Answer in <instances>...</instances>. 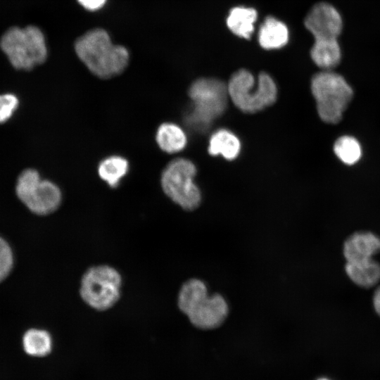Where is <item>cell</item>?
Here are the masks:
<instances>
[{"mask_svg": "<svg viewBox=\"0 0 380 380\" xmlns=\"http://www.w3.org/2000/svg\"><path fill=\"white\" fill-rule=\"evenodd\" d=\"M75 50L87 69L101 79L121 74L129 63L127 49L113 44L108 32L101 28L91 30L79 37Z\"/></svg>", "mask_w": 380, "mask_h": 380, "instance_id": "6da1fadb", "label": "cell"}, {"mask_svg": "<svg viewBox=\"0 0 380 380\" xmlns=\"http://www.w3.org/2000/svg\"><path fill=\"white\" fill-rule=\"evenodd\" d=\"M177 304L190 322L201 329L220 327L229 314L225 298L219 293L210 296L205 284L196 278L183 284L179 291Z\"/></svg>", "mask_w": 380, "mask_h": 380, "instance_id": "7a4b0ae2", "label": "cell"}, {"mask_svg": "<svg viewBox=\"0 0 380 380\" xmlns=\"http://www.w3.org/2000/svg\"><path fill=\"white\" fill-rule=\"evenodd\" d=\"M191 108L184 115L186 124L198 132H205L220 117L227 106V85L220 80L200 78L189 89Z\"/></svg>", "mask_w": 380, "mask_h": 380, "instance_id": "3957f363", "label": "cell"}, {"mask_svg": "<svg viewBox=\"0 0 380 380\" xmlns=\"http://www.w3.org/2000/svg\"><path fill=\"white\" fill-rule=\"evenodd\" d=\"M0 47L13 68L30 70L45 62L47 48L44 34L34 25L13 27L1 37Z\"/></svg>", "mask_w": 380, "mask_h": 380, "instance_id": "277c9868", "label": "cell"}, {"mask_svg": "<svg viewBox=\"0 0 380 380\" xmlns=\"http://www.w3.org/2000/svg\"><path fill=\"white\" fill-rule=\"evenodd\" d=\"M227 89L234 104L247 113H256L271 106L277 97V85L266 72H260L255 83L251 72L241 69L232 75Z\"/></svg>", "mask_w": 380, "mask_h": 380, "instance_id": "5b68a950", "label": "cell"}, {"mask_svg": "<svg viewBox=\"0 0 380 380\" xmlns=\"http://www.w3.org/2000/svg\"><path fill=\"white\" fill-rule=\"evenodd\" d=\"M311 91L319 118L329 124L341 121L353 96L346 80L331 70H324L312 77Z\"/></svg>", "mask_w": 380, "mask_h": 380, "instance_id": "8992f818", "label": "cell"}, {"mask_svg": "<svg viewBox=\"0 0 380 380\" xmlns=\"http://www.w3.org/2000/svg\"><path fill=\"white\" fill-rule=\"evenodd\" d=\"M196 167L189 160L178 158L170 161L163 169L160 184L163 192L182 209H196L201 201V194L194 182Z\"/></svg>", "mask_w": 380, "mask_h": 380, "instance_id": "52a82bcc", "label": "cell"}, {"mask_svg": "<svg viewBox=\"0 0 380 380\" xmlns=\"http://www.w3.org/2000/svg\"><path fill=\"white\" fill-rule=\"evenodd\" d=\"M122 277L114 267L93 266L82 275L80 294L83 301L91 308L104 311L112 308L120 299Z\"/></svg>", "mask_w": 380, "mask_h": 380, "instance_id": "ba28073f", "label": "cell"}, {"mask_svg": "<svg viewBox=\"0 0 380 380\" xmlns=\"http://www.w3.org/2000/svg\"><path fill=\"white\" fill-rule=\"evenodd\" d=\"M15 194L33 213L46 215L55 212L62 202V192L53 182L41 177L33 168L24 170L18 176Z\"/></svg>", "mask_w": 380, "mask_h": 380, "instance_id": "9c48e42d", "label": "cell"}, {"mask_svg": "<svg viewBox=\"0 0 380 380\" xmlns=\"http://www.w3.org/2000/svg\"><path fill=\"white\" fill-rule=\"evenodd\" d=\"M315 40L336 39L342 30V19L338 11L327 3L315 4L304 21Z\"/></svg>", "mask_w": 380, "mask_h": 380, "instance_id": "30bf717a", "label": "cell"}, {"mask_svg": "<svg viewBox=\"0 0 380 380\" xmlns=\"http://www.w3.org/2000/svg\"><path fill=\"white\" fill-rule=\"evenodd\" d=\"M343 251L346 261L373 258L380 252V239L371 232H356L346 240Z\"/></svg>", "mask_w": 380, "mask_h": 380, "instance_id": "8fae6325", "label": "cell"}, {"mask_svg": "<svg viewBox=\"0 0 380 380\" xmlns=\"http://www.w3.org/2000/svg\"><path fill=\"white\" fill-rule=\"evenodd\" d=\"M345 270L350 280L362 288H371L380 281V264L373 258L347 261Z\"/></svg>", "mask_w": 380, "mask_h": 380, "instance_id": "7c38bea8", "label": "cell"}, {"mask_svg": "<svg viewBox=\"0 0 380 380\" xmlns=\"http://www.w3.org/2000/svg\"><path fill=\"white\" fill-rule=\"evenodd\" d=\"M289 30L284 23L274 17L268 16L260 27L258 42L265 49H279L286 44Z\"/></svg>", "mask_w": 380, "mask_h": 380, "instance_id": "4fadbf2b", "label": "cell"}, {"mask_svg": "<svg viewBox=\"0 0 380 380\" xmlns=\"http://www.w3.org/2000/svg\"><path fill=\"white\" fill-rule=\"evenodd\" d=\"M156 142L158 147L167 153L182 151L187 144L184 131L177 124L164 122L159 125L156 132Z\"/></svg>", "mask_w": 380, "mask_h": 380, "instance_id": "5bb4252c", "label": "cell"}, {"mask_svg": "<svg viewBox=\"0 0 380 380\" xmlns=\"http://www.w3.org/2000/svg\"><path fill=\"white\" fill-rule=\"evenodd\" d=\"M208 151L212 156L220 155L227 160H234L239 155L241 142L231 131L220 129L211 135Z\"/></svg>", "mask_w": 380, "mask_h": 380, "instance_id": "9a60e30c", "label": "cell"}, {"mask_svg": "<svg viewBox=\"0 0 380 380\" xmlns=\"http://www.w3.org/2000/svg\"><path fill=\"white\" fill-rule=\"evenodd\" d=\"M314 63L324 70H331L341 60V49L336 39H316L310 51Z\"/></svg>", "mask_w": 380, "mask_h": 380, "instance_id": "2e32d148", "label": "cell"}, {"mask_svg": "<svg viewBox=\"0 0 380 380\" xmlns=\"http://www.w3.org/2000/svg\"><path fill=\"white\" fill-rule=\"evenodd\" d=\"M98 175L110 187H118L129 170L128 160L121 156L113 155L103 158L98 165Z\"/></svg>", "mask_w": 380, "mask_h": 380, "instance_id": "e0dca14e", "label": "cell"}, {"mask_svg": "<svg viewBox=\"0 0 380 380\" xmlns=\"http://www.w3.org/2000/svg\"><path fill=\"white\" fill-rule=\"evenodd\" d=\"M257 11L252 8L238 6L233 8L227 18L229 29L236 35L250 39L254 30Z\"/></svg>", "mask_w": 380, "mask_h": 380, "instance_id": "ac0fdd59", "label": "cell"}, {"mask_svg": "<svg viewBox=\"0 0 380 380\" xmlns=\"http://www.w3.org/2000/svg\"><path fill=\"white\" fill-rule=\"evenodd\" d=\"M50 334L40 329H30L23 336V346L25 353L31 356L44 357L52 349Z\"/></svg>", "mask_w": 380, "mask_h": 380, "instance_id": "d6986e66", "label": "cell"}, {"mask_svg": "<svg viewBox=\"0 0 380 380\" xmlns=\"http://www.w3.org/2000/svg\"><path fill=\"white\" fill-rule=\"evenodd\" d=\"M334 151L338 158L346 165H353L361 158L362 149L359 141L351 136H342L334 145Z\"/></svg>", "mask_w": 380, "mask_h": 380, "instance_id": "ffe728a7", "label": "cell"}, {"mask_svg": "<svg viewBox=\"0 0 380 380\" xmlns=\"http://www.w3.org/2000/svg\"><path fill=\"white\" fill-rule=\"evenodd\" d=\"M13 253L8 242L0 236V282L10 274L13 267Z\"/></svg>", "mask_w": 380, "mask_h": 380, "instance_id": "44dd1931", "label": "cell"}, {"mask_svg": "<svg viewBox=\"0 0 380 380\" xmlns=\"http://www.w3.org/2000/svg\"><path fill=\"white\" fill-rule=\"evenodd\" d=\"M19 105L18 98L13 94H0V124L8 121Z\"/></svg>", "mask_w": 380, "mask_h": 380, "instance_id": "7402d4cb", "label": "cell"}, {"mask_svg": "<svg viewBox=\"0 0 380 380\" xmlns=\"http://www.w3.org/2000/svg\"><path fill=\"white\" fill-rule=\"evenodd\" d=\"M78 2L86 9L96 11L101 8L106 0H77Z\"/></svg>", "mask_w": 380, "mask_h": 380, "instance_id": "603a6c76", "label": "cell"}, {"mask_svg": "<svg viewBox=\"0 0 380 380\" xmlns=\"http://www.w3.org/2000/svg\"><path fill=\"white\" fill-rule=\"evenodd\" d=\"M373 304L375 311L378 315L380 316V286H379L374 292L373 296Z\"/></svg>", "mask_w": 380, "mask_h": 380, "instance_id": "cb8c5ba5", "label": "cell"}, {"mask_svg": "<svg viewBox=\"0 0 380 380\" xmlns=\"http://www.w3.org/2000/svg\"><path fill=\"white\" fill-rule=\"evenodd\" d=\"M317 380H330V379H327V378H320V379H319Z\"/></svg>", "mask_w": 380, "mask_h": 380, "instance_id": "d4e9b609", "label": "cell"}]
</instances>
